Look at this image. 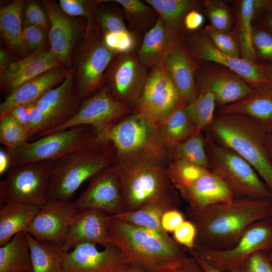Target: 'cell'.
<instances>
[{"mask_svg": "<svg viewBox=\"0 0 272 272\" xmlns=\"http://www.w3.org/2000/svg\"><path fill=\"white\" fill-rule=\"evenodd\" d=\"M173 239L185 250H190L194 248L197 230L194 224L188 220L183 222L173 232Z\"/></svg>", "mask_w": 272, "mask_h": 272, "instance_id": "c3c4849f", "label": "cell"}, {"mask_svg": "<svg viewBox=\"0 0 272 272\" xmlns=\"http://www.w3.org/2000/svg\"><path fill=\"white\" fill-rule=\"evenodd\" d=\"M155 272H205L191 255L171 262Z\"/></svg>", "mask_w": 272, "mask_h": 272, "instance_id": "f907efd6", "label": "cell"}, {"mask_svg": "<svg viewBox=\"0 0 272 272\" xmlns=\"http://www.w3.org/2000/svg\"><path fill=\"white\" fill-rule=\"evenodd\" d=\"M0 211V246L16 234L26 233L39 208L34 205L9 200Z\"/></svg>", "mask_w": 272, "mask_h": 272, "instance_id": "f546056e", "label": "cell"}, {"mask_svg": "<svg viewBox=\"0 0 272 272\" xmlns=\"http://www.w3.org/2000/svg\"><path fill=\"white\" fill-rule=\"evenodd\" d=\"M109 235L110 243L119 248L129 264L147 272H155L187 255L185 249L168 234H163L111 215Z\"/></svg>", "mask_w": 272, "mask_h": 272, "instance_id": "3957f363", "label": "cell"}, {"mask_svg": "<svg viewBox=\"0 0 272 272\" xmlns=\"http://www.w3.org/2000/svg\"><path fill=\"white\" fill-rule=\"evenodd\" d=\"M259 26L272 33V11L267 12L263 17Z\"/></svg>", "mask_w": 272, "mask_h": 272, "instance_id": "6f0895ef", "label": "cell"}, {"mask_svg": "<svg viewBox=\"0 0 272 272\" xmlns=\"http://www.w3.org/2000/svg\"><path fill=\"white\" fill-rule=\"evenodd\" d=\"M148 69L137 52L118 54L106 71L104 85L117 100L133 111L147 81Z\"/></svg>", "mask_w": 272, "mask_h": 272, "instance_id": "4fadbf2b", "label": "cell"}, {"mask_svg": "<svg viewBox=\"0 0 272 272\" xmlns=\"http://www.w3.org/2000/svg\"><path fill=\"white\" fill-rule=\"evenodd\" d=\"M216 105L213 94L201 91L192 102L186 105L187 113L197 129L206 131L210 127L216 114Z\"/></svg>", "mask_w": 272, "mask_h": 272, "instance_id": "f35d334b", "label": "cell"}, {"mask_svg": "<svg viewBox=\"0 0 272 272\" xmlns=\"http://www.w3.org/2000/svg\"><path fill=\"white\" fill-rule=\"evenodd\" d=\"M22 36L26 47L32 52L44 46L46 32L41 28L23 24Z\"/></svg>", "mask_w": 272, "mask_h": 272, "instance_id": "681fc988", "label": "cell"}, {"mask_svg": "<svg viewBox=\"0 0 272 272\" xmlns=\"http://www.w3.org/2000/svg\"><path fill=\"white\" fill-rule=\"evenodd\" d=\"M97 24L102 34L109 33L116 35H123L130 32L126 26L121 11L98 7L95 16Z\"/></svg>", "mask_w": 272, "mask_h": 272, "instance_id": "60d3db41", "label": "cell"}, {"mask_svg": "<svg viewBox=\"0 0 272 272\" xmlns=\"http://www.w3.org/2000/svg\"><path fill=\"white\" fill-rule=\"evenodd\" d=\"M272 250V217L258 221L250 226L237 243L226 250H215L195 246L187 250L221 272H229L241 265L254 253Z\"/></svg>", "mask_w": 272, "mask_h": 272, "instance_id": "9c48e42d", "label": "cell"}, {"mask_svg": "<svg viewBox=\"0 0 272 272\" xmlns=\"http://www.w3.org/2000/svg\"><path fill=\"white\" fill-rule=\"evenodd\" d=\"M11 56L8 51L3 48L0 50V70L3 69L6 66L10 63Z\"/></svg>", "mask_w": 272, "mask_h": 272, "instance_id": "680465c9", "label": "cell"}, {"mask_svg": "<svg viewBox=\"0 0 272 272\" xmlns=\"http://www.w3.org/2000/svg\"><path fill=\"white\" fill-rule=\"evenodd\" d=\"M27 106L30 123L29 136L30 138L35 135L38 136L43 132L45 120L43 113L35 102L28 104Z\"/></svg>", "mask_w": 272, "mask_h": 272, "instance_id": "816d5d0a", "label": "cell"}, {"mask_svg": "<svg viewBox=\"0 0 272 272\" xmlns=\"http://www.w3.org/2000/svg\"><path fill=\"white\" fill-rule=\"evenodd\" d=\"M193 58L181 39L172 48L163 62L186 105L199 94L195 76L199 66Z\"/></svg>", "mask_w": 272, "mask_h": 272, "instance_id": "d4e9b609", "label": "cell"}, {"mask_svg": "<svg viewBox=\"0 0 272 272\" xmlns=\"http://www.w3.org/2000/svg\"><path fill=\"white\" fill-rule=\"evenodd\" d=\"M185 45L193 58L225 67L239 75L253 88L269 82L263 65L221 51L203 31L187 33Z\"/></svg>", "mask_w": 272, "mask_h": 272, "instance_id": "9a60e30c", "label": "cell"}, {"mask_svg": "<svg viewBox=\"0 0 272 272\" xmlns=\"http://www.w3.org/2000/svg\"><path fill=\"white\" fill-rule=\"evenodd\" d=\"M27 131L30 128L29 115L27 105L18 106L9 112Z\"/></svg>", "mask_w": 272, "mask_h": 272, "instance_id": "11a10c76", "label": "cell"}, {"mask_svg": "<svg viewBox=\"0 0 272 272\" xmlns=\"http://www.w3.org/2000/svg\"><path fill=\"white\" fill-rule=\"evenodd\" d=\"M271 204L272 199L244 197L199 209L188 207L186 216L197 230L195 246L215 250L232 248L250 226L271 216Z\"/></svg>", "mask_w": 272, "mask_h": 272, "instance_id": "6da1fadb", "label": "cell"}, {"mask_svg": "<svg viewBox=\"0 0 272 272\" xmlns=\"http://www.w3.org/2000/svg\"><path fill=\"white\" fill-rule=\"evenodd\" d=\"M174 209L179 210L168 203H153L136 211L124 212L111 216L125 222L154 230L163 234H167L168 233L162 227V217L166 211Z\"/></svg>", "mask_w": 272, "mask_h": 272, "instance_id": "74e56055", "label": "cell"}, {"mask_svg": "<svg viewBox=\"0 0 272 272\" xmlns=\"http://www.w3.org/2000/svg\"><path fill=\"white\" fill-rule=\"evenodd\" d=\"M266 142L268 154L272 163V131L267 134Z\"/></svg>", "mask_w": 272, "mask_h": 272, "instance_id": "6125c7cd", "label": "cell"}, {"mask_svg": "<svg viewBox=\"0 0 272 272\" xmlns=\"http://www.w3.org/2000/svg\"><path fill=\"white\" fill-rule=\"evenodd\" d=\"M185 220L184 215L179 210H170L163 214L161 219L162 227L167 233H173Z\"/></svg>", "mask_w": 272, "mask_h": 272, "instance_id": "f5cc1de1", "label": "cell"}, {"mask_svg": "<svg viewBox=\"0 0 272 272\" xmlns=\"http://www.w3.org/2000/svg\"><path fill=\"white\" fill-rule=\"evenodd\" d=\"M78 211L74 203L48 199L39 208L26 233L38 240L61 246Z\"/></svg>", "mask_w": 272, "mask_h": 272, "instance_id": "2e32d148", "label": "cell"}, {"mask_svg": "<svg viewBox=\"0 0 272 272\" xmlns=\"http://www.w3.org/2000/svg\"><path fill=\"white\" fill-rule=\"evenodd\" d=\"M101 1L60 0L59 7L71 17L81 16L87 20V27L95 26V16Z\"/></svg>", "mask_w": 272, "mask_h": 272, "instance_id": "b9f144b4", "label": "cell"}, {"mask_svg": "<svg viewBox=\"0 0 272 272\" xmlns=\"http://www.w3.org/2000/svg\"><path fill=\"white\" fill-rule=\"evenodd\" d=\"M203 15L196 9L190 11L185 16L184 20V27L190 32L197 31L203 24Z\"/></svg>", "mask_w": 272, "mask_h": 272, "instance_id": "db71d44e", "label": "cell"}, {"mask_svg": "<svg viewBox=\"0 0 272 272\" xmlns=\"http://www.w3.org/2000/svg\"><path fill=\"white\" fill-rule=\"evenodd\" d=\"M42 3L50 22L48 36L51 52L61 64L69 67L75 45L81 35L86 33L87 24L66 14L54 1H43Z\"/></svg>", "mask_w": 272, "mask_h": 272, "instance_id": "ac0fdd59", "label": "cell"}, {"mask_svg": "<svg viewBox=\"0 0 272 272\" xmlns=\"http://www.w3.org/2000/svg\"><path fill=\"white\" fill-rule=\"evenodd\" d=\"M29 245L27 233L14 235L0 246V272H31Z\"/></svg>", "mask_w": 272, "mask_h": 272, "instance_id": "d6a6232c", "label": "cell"}, {"mask_svg": "<svg viewBox=\"0 0 272 272\" xmlns=\"http://www.w3.org/2000/svg\"><path fill=\"white\" fill-rule=\"evenodd\" d=\"M117 54L105 45L95 26L87 28L78 51L75 72V87L80 101L92 96L104 85L106 71Z\"/></svg>", "mask_w": 272, "mask_h": 272, "instance_id": "30bf717a", "label": "cell"}, {"mask_svg": "<svg viewBox=\"0 0 272 272\" xmlns=\"http://www.w3.org/2000/svg\"><path fill=\"white\" fill-rule=\"evenodd\" d=\"M31 272H62L67 252L54 243L38 240L29 234Z\"/></svg>", "mask_w": 272, "mask_h": 272, "instance_id": "4dcf8cb0", "label": "cell"}, {"mask_svg": "<svg viewBox=\"0 0 272 272\" xmlns=\"http://www.w3.org/2000/svg\"><path fill=\"white\" fill-rule=\"evenodd\" d=\"M110 148L113 166L124 170L141 165L167 166L170 150L157 124L132 112L98 132Z\"/></svg>", "mask_w": 272, "mask_h": 272, "instance_id": "7a4b0ae2", "label": "cell"}, {"mask_svg": "<svg viewBox=\"0 0 272 272\" xmlns=\"http://www.w3.org/2000/svg\"><path fill=\"white\" fill-rule=\"evenodd\" d=\"M203 32L221 51L236 57H241L236 38L228 32L218 30L211 25L206 26Z\"/></svg>", "mask_w": 272, "mask_h": 272, "instance_id": "ee69618b", "label": "cell"}, {"mask_svg": "<svg viewBox=\"0 0 272 272\" xmlns=\"http://www.w3.org/2000/svg\"><path fill=\"white\" fill-rule=\"evenodd\" d=\"M53 161L33 162L11 169L5 179L1 181V201L42 206L48 199Z\"/></svg>", "mask_w": 272, "mask_h": 272, "instance_id": "8fae6325", "label": "cell"}, {"mask_svg": "<svg viewBox=\"0 0 272 272\" xmlns=\"http://www.w3.org/2000/svg\"><path fill=\"white\" fill-rule=\"evenodd\" d=\"M110 215L94 209L79 210L61 245L63 250L69 252L78 243L90 241L103 247L110 244L109 219Z\"/></svg>", "mask_w": 272, "mask_h": 272, "instance_id": "603a6c76", "label": "cell"}, {"mask_svg": "<svg viewBox=\"0 0 272 272\" xmlns=\"http://www.w3.org/2000/svg\"><path fill=\"white\" fill-rule=\"evenodd\" d=\"M153 7L167 29L174 34L180 35L186 14L195 9L197 2L191 0H146Z\"/></svg>", "mask_w": 272, "mask_h": 272, "instance_id": "e575fe53", "label": "cell"}, {"mask_svg": "<svg viewBox=\"0 0 272 272\" xmlns=\"http://www.w3.org/2000/svg\"><path fill=\"white\" fill-rule=\"evenodd\" d=\"M259 10V0H242L239 2L237 18L236 40L241 57L254 62L257 57L253 43V22Z\"/></svg>", "mask_w": 272, "mask_h": 272, "instance_id": "1f68e13d", "label": "cell"}, {"mask_svg": "<svg viewBox=\"0 0 272 272\" xmlns=\"http://www.w3.org/2000/svg\"><path fill=\"white\" fill-rule=\"evenodd\" d=\"M205 136L210 169L226 184L234 198L272 199V191L247 161L219 144L207 131Z\"/></svg>", "mask_w": 272, "mask_h": 272, "instance_id": "52a82bcc", "label": "cell"}, {"mask_svg": "<svg viewBox=\"0 0 272 272\" xmlns=\"http://www.w3.org/2000/svg\"><path fill=\"white\" fill-rule=\"evenodd\" d=\"M186 107L181 101L172 113L157 124L170 153L172 148L187 139L197 129L189 118Z\"/></svg>", "mask_w": 272, "mask_h": 272, "instance_id": "836d02e7", "label": "cell"}, {"mask_svg": "<svg viewBox=\"0 0 272 272\" xmlns=\"http://www.w3.org/2000/svg\"><path fill=\"white\" fill-rule=\"evenodd\" d=\"M181 37L170 32L158 17L155 25L146 32L137 50L140 62L148 68L163 63L166 56Z\"/></svg>", "mask_w": 272, "mask_h": 272, "instance_id": "83f0119b", "label": "cell"}, {"mask_svg": "<svg viewBox=\"0 0 272 272\" xmlns=\"http://www.w3.org/2000/svg\"><path fill=\"white\" fill-rule=\"evenodd\" d=\"M29 139L27 130L9 113L0 116V141L8 151L20 148Z\"/></svg>", "mask_w": 272, "mask_h": 272, "instance_id": "ab89813d", "label": "cell"}, {"mask_svg": "<svg viewBox=\"0 0 272 272\" xmlns=\"http://www.w3.org/2000/svg\"><path fill=\"white\" fill-rule=\"evenodd\" d=\"M182 101L179 91L163 63L152 69L133 112L156 124L166 118Z\"/></svg>", "mask_w": 272, "mask_h": 272, "instance_id": "7c38bea8", "label": "cell"}, {"mask_svg": "<svg viewBox=\"0 0 272 272\" xmlns=\"http://www.w3.org/2000/svg\"><path fill=\"white\" fill-rule=\"evenodd\" d=\"M23 17L24 24L34 25L42 28L46 33L50 29V22L46 11L35 2L25 4Z\"/></svg>", "mask_w": 272, "mask_h": 272, "instance_id": "bcb514c9", "label": "cell"}, {"mask_svg": "<svg viewBox=\"0 0 272 272\" xmlns=\"http://www.w3.org/2000/svg\"><path fill=\"white\" fill-rule=\"evenodd\" d=\"M103 143L95 128L89 125H81L28 142L16 150L7 151L10 156L12 169L31 162L54 160Z\"/></svg>", "mask_w": 272, "mask_h": 272, "instance_id": "ba28073f", "label": "cell"}, {"mask_svg": "<svg viewBox=\"0 0 272 272\" xmlns=\"http://www.w3.org/2000/svg\"><path fill=\"white\" fill-rule=\"evenodd\" d=\"M132 112L117 100L104 85L95 94L83 100L69 120L45 135L81 125L91 126L98 133Z\"/></svg>", "mask_w": 272, "mask_h": 272, "instance_id": "5bb4252c", "label": "cell"}, {"mask_svg": "<svg viewBox=\"0 0 272 272\" xmlns=\"http://www.w3.org/2000/svg\"><path fill=\"white\" fill-rule=\"evenodd\" d=\"M69 70L58 66L23 83L8 95L0 105V116L15 107L36 102L49 90L60 84Z\"/></svg>", "mask_w": 272, "mask_h": 272, "instance_id": "484cf974", "label": "cell"}, {"mask_svg": "<svg viewBox=\"0 0 272 272\" xmlns=\"http://www.w3.org/2000/svg\"><path fill=\"white\" fill-rule=\"evenodd\" d=\"M204 6L211 25L218 30L228 32L231 27L232 19L225 4L218 1H206Z\"/></svg>", "mask_w": 272, "mask_h": 272, "instance_id": "7bdbcfd3", "label": "cell"}, {"mask_svg": "<svg viewBox=\"0 0 272 272\" xmlns=\"http://www.w3.org/2000/svg\"><path fill=\"white\" fill-rule=\"evenodd\" d=\"M220 113H238L257 121L267 133L272 131V85L267 84L253 88L241 100L220 107Z\"/></svg>", "mask_w": 272, "mask_h": 272, "instance_id": "4316f807", "label": "cell"}, {"mask_svg": "<svg viewBox=\"0 0 272 272\" xmlns=\"http://www.w3.org/2000/svg\"><path fill=\"white\" fill-rule=\"evenodd\" d=\"M115 272H147L143 269L139 268L137 266L127 264L121 268L118 269Z\"/></svg>", "mask_w": 272, "mask_h": 272, "instance_id": "94428289", "label": "cell"}, {"mask_svg": "<svg viewBox=\"0 0 272 272\" xmlns=\"http://www.w3.org/2000/svg\"><path fill=\"white\" fill-rule=\"evenodd\" d=\"M266 74L269 80V83L272 85V63L263 65Z\"/></svg>", "mask_w": 272, "mask_h": 272, "instance_id": "be15d7a7", "label": "cell"}, {"mask_svg": "<svg viewBox=\"0 0 272 272\" xmlns=\"http://www.w3.org/2000/svg\"><path fill=\"white\" fill-rule=\"evenodd\" d=\"M61 64L50 48L44 46L1 70V87L9 95L23 83Z\"/></svg>", "mask_w": 272, "mask_h": 272, "instance_id": "7402d4cb", "label": "cell"}, {"mask_svg": "<svg viewBox=\"0 0 272 272\" xmlns=\"http://www.w3.org/2000/svg\"><path fill=\"white\" fill-rule=\"evenodd\" d=\"M95 242L77 244L67 252L62 272H115L129 264L119 248L112 244L99 250Z\"/></svg>", "mask_w": 272, "mask_h": 272, "instance_id": "d6986e66", "label": "cell"}, {"mask_svg": "<svg viewBox=\"0 0 272 272\" xmlns=\"http://www.w3.org/2000/svg\"><path fill=\"white\" fill-rule=\"evenodd\" d=\"M11 169V158L7 150H0V175H3Z\"/></svg>", "mask_w": 272, "mask_h": 272, "instance_id": "9f6ffc18", "label": "cell"}, {"mask_svg": "<svg viewBox=\"0 0 272 272\" xmlns=\"http://www.w3.org/2000/svg\"><path fill=\"white\" fill-rule=\"evenodd\" d=\"M270 216L271 217H272V204H271V210H270ZM268 256L269 259L272 261V250L268 253Z\"/></svg>", "mask_w": 272, "mask_h": 272, "instance_id": "e7e4bbea", "label": "cell"}, {"mask_svg": "<svg viewBox=\"0 0 272 272\" xmlns=\"http://www.w3.org/2000/svg\"><path fill=\"white\" fill-rule=\"evenodd\" d=\"M170 154V161L184 162L210 169L205 136L200 129H196L187 139L172 148Z\"/></svg>", "mask_w": 272, "mask_h": 272, "instance_id": "8d00e7d4", "label": "cell"}, {"mask_svg": "<svg viewBox=\"0 0 272 272\" xmlns=\"http://www.w3.org/2000/svg\"><path fill=\"white\" fill-rule=\"evenodd\" d=\"M177 190L188 207L193 209L228 201L234 198L226 184L207 168L189 184Z\"/></svg>", "mask_w": 272, "mask_h": 272, "instance_id": "cb8c5ba5", "label": "cell"}, {"mask_svg": "<svg viewBox=\"0 0 272 272\" xmlns=\"http://www.w3.org/2000/svg\"><path fill=\"white\" fill-rule=\"evenodd\" d=\"M113 165L111 151L104 142L54 160L48 195L66 201L85 181Z\"/></svg>", "mask_w": 272, "mask_h": 272, "instance_id": "5b68a950", "label": "cell"}, {"mask_svg": "<svg viewBox=\"0 0 272 272\" xmlns=\"http://www.w3.org/2000/svg\"><path fill=\"white\" fill-rule=\"evenodd\" d=\"M90 180L86 189L74 202L79 210L94 209L110 215L124 212L119 169L111 165Z\"/></svg>", "mask_w": 272, "mask_h": 272, "instance_id": "e0dca14e", "label": "cell"}, {"mask_svg": "<svg viewBox=\"0 0 272 272\" xmlns=\"http://www.w3.org/2000/svg\"><path fill=\"white\" fill-rule=\"evenodd\" d=\"M219 144L247 161L272 191V163L266 147L267 133L253 119L238 113H216L206 131Z\"/></svg>", "mask_w": 272, "mask_h": 272, "instance_id": "277c9868", "label": "cell"}, {"mask_svg": "<svg viewBox=\"0 0 272 272\" xmlns=\"http://www.w3.org/2000/svg\"><path fill=\"white\" fill-rule=\"evenodd\" d=\"M167 166L145 165L120 170L124 212L153 203H165L179 209L180 195L170 182Z\"/></svg>", "mask_w": 272, "mask_h": 272, "instance_id": "8992f818", "label": "cell"}, {"mask_svg": "<svg viewBox=\"0 0 272 272\" xmlns=\"http://www.w3.org/2000/svg\"><path fill=\"white\" fill-rule=\"evenodd\" d=\"M195 79L198 92L213 94L220 107L241 100L253 89L239 75L217 64L198 68Z\"/></svg>", "mask_w": 272, "mask_h": 272, "instance_id": "ffe728a7", "label": "cell"}, {"mask_svg": "<svg viewBox=\"0 0 272 272\" xmlns=\"http://www.w3.org/2000/svg\"><path fill=\"white\" fill-rule=\"evenodd\" d=\"M25 2L17 0L1 7L0 31L8 48L23 57L30 51L23 39V15Z\"/></svg>", "mask_w": 272, "mask_h": 272, "instance_id": "f1b7e54d", "label": "cell"}, {"mask_svg": "<svg viewBox=\"0 0 272 272\" xmlns=\"http://www.w3.org/2000/svg\"><path fill=\"white\" fill-rule=\"evenodd\" d=\"M192 256L194 257L196 262L201 267V268L205 272H221L220 271L213 267L212 266L210 265L209 263H208L207 262H206L205 260L201 259L200 258L195 256Z\"/></svg>", "mask_w": 272, "mask_h": 272, "instance_id": "91938a15", "label": "cell"}, {"mask_svg": "<svg viewBox=\"0 0 272 272\" xmlns=\"http://www.w3.org/2000/svg\"><path fill=\"white\" fill-rule=\"evenodd\" d=\"M111 1L121 6L124 20L127 22L130 30L138 34L149 30L158 18L156 11L146 2L139 0Z\"/></svg>", "mask_w": 272, "mask_h": 272, "instance_id": "d590c367", "label": "cell"}, {"mask_svg": "<svg viewBox=\"0 0 272 272\" xmlns=\"http://www.w3.org/2000/svg\"><path fill=\"white\" fill-rule=\"evenodd\" d=\"M268 252L260 251L248 257L239 266L229 272H272V261Z\"/></svg>", "mask_w": 272, "mask_h": 272, "instance_id": "7dc6e473", "label": "cell"}, {"mask_svg": "<svg viewBox=\"0 0 272 272\" xmlns=\"http://www.w3.org/2000/svg\"><path fill=\"white\" fill-rule=\"evenodd\" d=\"M253 43L257 57L272 63V33L259 26H253Z\"/></svg>", "mask_w": 272, "mask_h": 272, "instance_id": "f6af8a7d", "label": "cell"}, {"mask_svg": "<svg viewBox=\"0 0 272 272\" xmlns=\"http://www.w3.org/2000/svg\"><path fill=\"white\" fill-rule=\"evenodd\" d=\"M79 101L75 87V70L70 69L60 84L35 102L45 120L44 130L38 137L44 136L69 120L78 110Z\"/></svg>", "mask_w": 272, "mask_h": 272, "instance_id": "44dd1931", "label": "cell"}]
</instances>
